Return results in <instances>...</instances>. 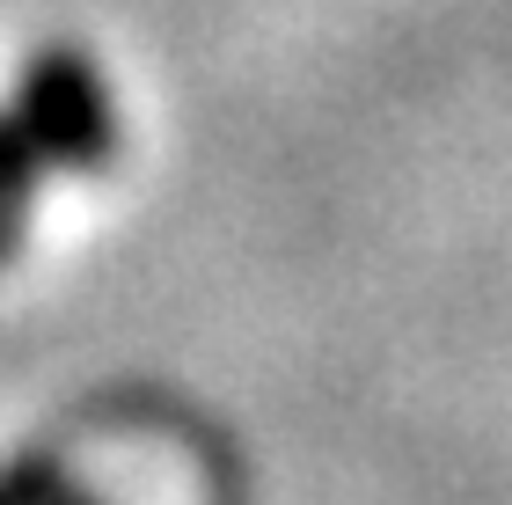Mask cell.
Returning a JSON list of instances; mask_svg holds the SVG:
<instances>
[{
	"mask_svg": "<svg viewBox=\"0 0 512 505\" xmlns=\"http://www.w3.org/2000/svg\"><path fill=\"white\" fill-rule=\"evenodd\" d=\"M125 110L103 59L81 44H37L0 81V271L30 249L44 205L103 176L118 154Z\"/></svg>",
	"mask_w": 512,
	"mask_h": 505,
	"instance_id": "cell-1",
	"label": "cell"
},
{
	"mask_svg": "<svg viewBox=\"0 0 512 505\" xmlns=\"http://www.w3.org/2000/svg\"><path fill=\"white\" fill-rule=\"evenodd\" d=\"M0 505H96V498L52 454H15V462H0Z\"/></svg>",
	"mask_w": 512,
	"mask_h": 505,
	"instance_id": "cell-2",
	"label": "cell"
}]
</instances>
